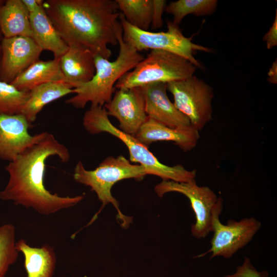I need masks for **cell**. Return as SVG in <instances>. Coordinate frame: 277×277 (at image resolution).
<instances>
[{
  "label": "cell",
  "instance_id": "28",
  "mask_svg": "<svg viewBox=\"0 0 277 277\" xmlns=\"http://www.w3.org/2000/svg\"><path fill=\"white\" fill-rule=\"evenodd\" d=\"M262 40L265 42L266 48L270 50L277 45V9L274 21L268 31L263 37Z\"/></svg>",
  "mask_w": 277,
  "mask_h": 277
},
{
  "label": "cell",
  "instance_id": "4",
  "mask_svg": "<svg viewBox=\"0 0 277 277\" xmlns=\"http://www.w3.org/2000/svg\"><path fill=\"white\" fill-rule=\"evenodd\" d=\"M108 116L104 106L91 105L84 113L83 125L90 134L107 132L120 140L128 148L129 161L143 167L147 175H155L164 181L177 182L195 181V170H188L180 164L170 166L162 163L147 146L135 137L122 132L113 125Z\"/></svg>",
  "mask_w": 277,
  "mask_h": 277
},
{
  "label": "cell",
  "instance_id": "18",
  "mask_svg": "<svg viewBox=\"0 0 277 277\" xmlns=\"http://www.w3.org/2000/svg\"><path fill=\"white\" fill-rule=\"evenodd\" d=\"M15 247L24 255L26 277H52L56 264L52 246L46 244L41 247H32L22 239L16 242Z\"/></svg>",
  "mask_w": 277,
  "mask_h": 277
},
{
  "label": "cell",
  "instance_id": "2",
  "mask_svg": "<svg viewBox=\"0 0 277 277\" xmlns=\"http://www.w3.org/2000/svg\"><path fill=\"white\" fill-rule=\"evenodd\" d=\"M43 7L68 46L82 47L109 60L120 25L115 0H47Z\"/></svg>",
  "mask_w": 277,
  "mask_h": 277
},
{
  "label": "cell",
  "instance_id": "27",
  "mask_svg": "<svg viewBox=\"0 0 277 277\" xmlns=\"http://www.w3.org/2000/svg\"><path fill=\"white\" fill-rule=\"evenodd\" d=\"M153 10L151 27L152 30L161 28L163 24V14L166 6V1L152 0Z\"/></svg>",
  "mask_w": 277,
  "mask_h": 277
},
{
  "label": "cell",
  "instance_id": "15",
  "mask_svg": "<svg viewBox=\"0 0 277 277\" xmlns=\"http://www.w3.org/2000/svg\"><path fill=\"white\" fill-rule=\"evenodd\" d=\"M135 137L148 146L157 141L174 142L182 150L194 149L199 140V132L191 126L186 128H172L149 117L140 127Z\"/></svg>",
  "mask_w": 277,
  "mask_h": 277
},
{
  "label": "cell",
  "instance_id": "25",
  "mask_svg": "<svg viewBox=\"0 0 277 277\" xmlns=\"http://www.w3.org/2000/svg\"><path fill=\"white\" fill-rule=\"evenodd\" d=\"M29 94L30 91H20L11 84L0 81V114H21Z\"/></svg>",
  "mask_w": 277,
  "mask_h": 277
},
{
  "label": "cell",
  "instance_id": "6",
  "mask_svg": "<svg viewBox=\"0 0 277 277\" xmlns=\"http://www.w3.org/2000/svg\"><path fill=\"white\" fill-rule=\"evenodd\" d=\"M197 68L173 53L152 50L131 71L122 76L115 88L128 89L154 83L180 81L194 75Z\"/></svg>",
  "mask_w": 277,
  "mask_h": 277
},
{
  "label": "cell",
  "instance_id": "29",
  "mask_svg": "<svg viewBox=\"0 0 277 277\" xmlns=\"http://www.w3.org/2000/svg\"><path fill=\"white\" fill-rule=\"evenodd\" d=\"M267 81L271 84H277V60L275 59L270 67L267 73Z\"/></svg>",
  "mask_w": 277,
  "mask_h": 277
},
{
  "label": "cell",
  "instance_id": "14",
  "mask_svg": "<svg viewBox=\"0 0 277 277\" xmlns=\"http://www.w3.org/2000/svg\"><path fill=\"white\" fill-rule=\"evenodd\" d=\"M21 114H0V159L11 162L26 148L37 142L43 132L31 135V128Z\"/></svg>",
  "mask_w": 277,
  "mask_h": 277
},
{
  "label": "cell",
  "instance_id": "13",
  "mask_svg": "<svg viewBox=\"0 0 277 277\" xmlns=\"http://www.w3.org/2000/svg\"><path fill=\"white\" fill-rule=\"evenodd\" d=\"M147 115L172 128L191 127L188 118L171 102L167 94V84L154 83L140 87Z\"/></svg>",
  "mask_w": 277,
  "mask_h": 277
},
{
  "label": "cell",
  "instance_id": "22",
  "mask_svg": "<svg viewBox=\"0 0 277 277\" xmlns=\"http://www.w3.org/2000/svg\"><path fill=\"white\" fill-rule=\"evenodd\" d=\"M118 10L131 25L148 31L151 27L152 0H115Z\"/></svg>",
  "mask_w": 277,
  "mask_h": 277
},
{
  "label": "cell",
  "instance_id": "16",
  "mask_svg": "<svg viewBox=\"0 0 277 277\" xmlns=\"http://www.w3.org/2000/svg\"><path fill=\"white\" fill-rule=\"evenodd\" d=\"M60 63L65 82L74 88L89 82L95 73L94 55L81 46H68Z\"/></svg>",
  "mask_w": 277,
  "mask_h": 277
},
{
  "label": "cell",
  "instance_id": "12",
  "mask_svg": "<svg viewBox=\"0 0 277 277\" xmlns=\"http://www.w3.org/2000/svg\"><path fill=\"white\" fill-rule=\"evenodd\" d=\"M42 51L30 37H3L1 44L0 81L11 83L38 60Z\"/></svg>",
  "mask_w": 277,
  "mask_h": 277
},
{
  "label": "cell",
  "instance_id": "20",
  "mask_svg": "<svg viewBox=\"0 0 277 277\" xmlns=\"http://www.w3.org/2000/svg\"><path fill=\"white\" fill-rule=\"evenodd\" d=\"M57 82H66L61 69L60 58L54 57L46 61L37 60L10 84L20 91H30L39 85Z\"/></svg>",
  "mask_w": 277,
  "mask_h": 277
},
{
  "label": "cell",
  "instance_id": "8",
  "mask_svg": "<svg viewBox=\"0 0 277 277\" xmlns=\"http://www.w3.org/2000/svg\"><path fill=\"white\" fill-rule=\"evenodd\" d=\"M167 89L173 95L174 105L192 128L200 132L211 121L214 92L205 81L193 75L167 83Z\"/></svg>",
  "mask_w": 277,
  "mask_h": 277
},
{
  "label": "cell",
  "instance_id": "17",
  "mask_svg": "<svg viewBox=\"0 0 277 277\" xmlns=\"http://www.w3.org/2000/svg\"><path fill=\"white\" fill-rule=\"evenodd\" d=\"M32 38L43 51L52 52L54 58H60L68 50L63 41L45 12L43 4L29 14Z\"/></svg>",
  "mask_w": 277,
  "mask_h": 277
},
{
  "label": "cell",
  "instance_id": "1",
  "mask_svg": "<svg viewBox=\"0 0 277 277\" xmlns=\"http://www.w3.org/2000/svg\"><path fill=\"white\" fill-rule=\"evenodd\" d=\"M52 156H57L63 163L68 162L70 157L65 145L52 134L43 132L37 142L5 167L9 180L0 191V199L31 208L45 215L70 208L82 201L83 195L62 196L46 189L44 185L46 161Z\"/></svg>",
  "mask_w": 277,
  "mask_h": 277
},
{
  "label": "cell",
  "instance_id": "24",
  "mask_svg": "<svg viewBox=\"0 0 277 277\" xmlns=\"http://www.w3.org/2000/svg\"><path fill=\"white\" fill-rule=\"evenodd\" d=\"M16 229L11 224L0 225V277H5L10 267L17 260Z\"/></svg>",
  "mask_w": 277,
  "mask_h": 277
},
{
  "label": "cell",
  "instance_id": "11",
  "mask_svg": "<svg viewBox=\"0 0 277 277\" xmlns=\"http://www.w3.org/2000/svg\"><path fill=\"white\" fill-rule=\"evenodd\" d=\"M104 107L108 116L118 120V129L134 137L148 117L140 87L117 89Z\"/></svg>",
  "mask_w": 277,
  "mask_h": 277
},
{
  "label": "cell",
  "instance_id": "26",
  "mask_svg": "<svg viewBox=\"0 0 277 277\" xmlns=\"http://www.w3.org/2000/svg\"><path fill=\"white\" fill-rule=\"evenodd\" d=\"M224 277H269L266 270L258 271L248 257H245L242 265L237 267L236 272L232 274L225 275Z\"/></svg>",
  "mask_w": 277,
  "mask_h": 277
},
{
  "label": "cell",
  "instance_id": "9",
  "mask_svg": "<svg viewBox=\"0 0 277 277\" xmlns=\"http://www.w3.org/2000/svg\"><path fill=\"white\" fill-rule=\"evenodd\" d=\"M223 201L219 196L212 213L211 248L196 258L203 257L211 253L209 259L221 256L225 259L231 258L239 249L245 246L259 230L261 222L253 217L244 218L236 221H228L227 224H222L219 216L223 210Z\"/></svg>",
  "mask_w": 277,
  "mask_h": 277
},
{
  "label": "cell",
  "instance_id": "10",
  "mask_svg": "<svg viewBox=\"0 0 277 277\" xmlns=\"http://www.w3.org/2000/svg\"><path fill=\"white\" fill-rule=\"evenodd\" d=\"M154 191L160 197L171 192L186 196L195 215V223L191 226L192 235L202 239L211 232L213 210L219 197L210 188L198 186L195 180L190 182L162 180L155 186Z\"/></svg>",
  "mask_w": 277,
  "mask_h": 277
},
{
  "label": "cell",
  "instance_id": "5",
  "mask_svg": "<svg viewBox=\"0 0 277 277\" xmlns=\"http://www.w3.org/2000/svg\"><path fill=\"white\" fill-rule=\"evenodd\" d=\"M146 175L143 167L132 164L123 155L108 156L92 170L86 169L82 162H78L74 169V180L90 187L102 204L101 209L87 226L95 221L104 206L111 203L117 211V218L120 224L124 228L128 226L131 219L124 215L120 210L118 202L112 195L111 189L118 181L128 179L142 180Z\"/></svg>",
  "mask_w": 277,
  "mask_h": 277
},
{
  "label": "cell",
  "instance_id": "23",
  "mask_svg": "<svg viewBox=\"0 0 277 277\" xmlns=\"http://www.w3.org/2000/svg\"><path fill=\"white\" fill-rule=\"evenodd\" d=\"M217 3V0H178L166 5L165 11L173 16V23L179 26L188 15L202 16L212 14Z\"/></svg>",
  "mask_w": 277,
  "mask_h": 277
},
{
  "label": "cell",
  "instance_id": "19",
  "mask_svg": "<svg viewBox=\"0 0 277 277\" xmlns=\"http://www.w3.org/2000/svg\"><path fill=\"white\" fill-rule=\"evenodd\" d=\"M74 87L64 82H49L34 87L30 91L29 97L23 106L21 114L32 125L37 115L49 103L67 94L75 93Z\"/></svg>",
  "mask_w": 277,
  "mask_h": 277
},
{
  "label": "cell",
  "instance_id": "3",
  "mask_svg": "<svg viewBox=\"0 0 277 277\" xmlns=\"http://www.w3.org/2000/svg\"><path fill=\"white\" fill-rule=\"evenodd\" d=\"M119 53L113 61L100 56H94L95 73L88 82L75 88V95L66 100L67 104L83 109L87 103L91 105L104 106L114 94L115 85L120 78L132 70L144 58V56L125 43L122 38L120 24L116 31Z\"/></svg>",
  "mask_w": 277,
  "mask_h": 277
},
{
  "label": "cell",
  "instance_id": "7",
  "mask_svg": "<svg viewBox=\"0 0 277 277\" xmlns=\"http://www.w3.org/2000/svg\"><path fill=\"white\" fill-rule=\"evenodd\" d=\"M123 41L138 52L146 50H161L179 55L191 62L197 68L203 69L202 64L196 60L197 51L211 52L212 49L192 42L186 37L179 26L172 21L167 22L166 31L152 32L139 29L129 24L122 14L119 17Z\"/></svg>",
  "mask_w": 277,
  "mask_h": 277
},
{
  "label": "cell",
  "instance_id": "30",
  "mask_svg": "<svg viewBox=\"0 0 277 277\" xmlns=\"http://www.w3.org/2000/svg\"><path fill=\"white\" fill-rule=\"evenodd\" d=\"M22 2L30 13L33 12L39 5H42L44 1L42 0H22Z\"/></svg>",
  "mask_w": 277,
  "mask_h": 277
},
{
  "label": "cell",
  "instance_id": "31",
  "mask_svg": "<svg viewBox=\"0 0 277 277\" xmlns=\"http://www.w3.org/2000/svg\"><path fill=\"white\" fill-rule=\"evenodd\" d=\"M1 32L0 31V53H1V41H2V38H1Z\"/></svg>",
  "mask_w": 277,
  "mask_h": 277
},
{
  "label": "cell",
  "instance_id": "21",
  "mask_svg": "<svg viewBox=\"0 0 277 277\" xmlns=\"http://www.w3.org/2000/svg\"><path fill=\"white\" fill-rule=\"evenodd\" d=\"M0 31L3 37L32 38L29 12L22 0H7L0 6Z\"/></svg>",
  "mask_w": 277,
  "mask_h": 277
}]
</instances>
